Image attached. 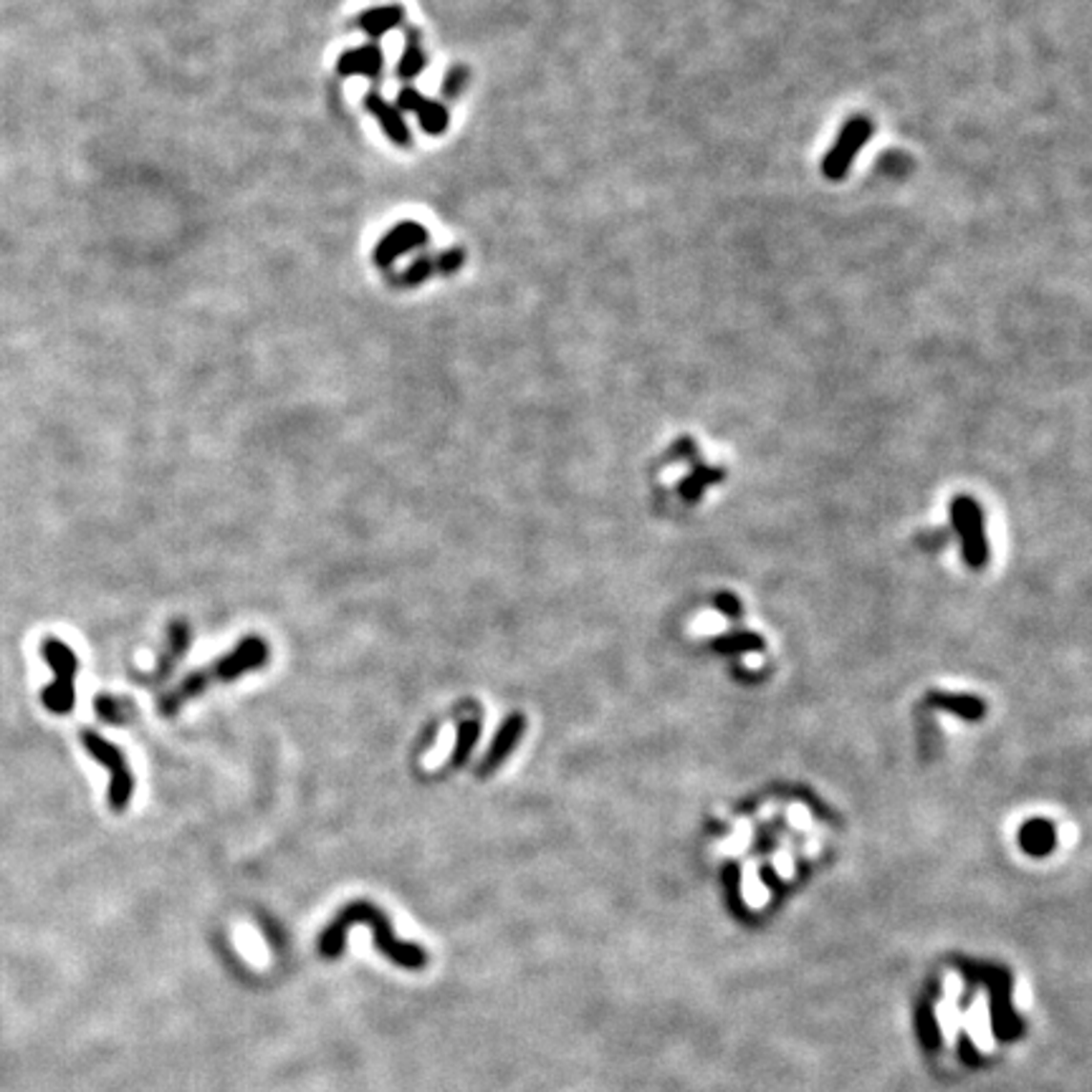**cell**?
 <instances>
[{
	"mask_svg": "<svg viewBox=\"0 0 1092 1092\" xmlns=\"http://www.w3.org/2000/svg\"><path fill=\"white\" fill-rule=\"evenodd\" d=\"M41 653L46 657V663L54 671V680L49 688L41 693L43 706L49 708L51 714L66 716L74 711V700H76V691H74V680L79 673V660L74 655V650L61 640H43Z\"/></svg>",
	"mask_w": 1092,
	"mask_h": 1092,
	"instance_id": "obj_3",
	"label": "cell"
},
{
	"mask_svg": "<svg viewBox=\"0 0 1092 1092\" xmlns=\"http://www.w3.org/2000/svg\"><path fill=\"white\" fill-rule=\"evenodd\" d=\"M524 731H526V718H524L522 714L508 716L506 721L501 723L499 734H496V739L491 741V749L485 751L483 761L479 764V771H476V774H479L481 779L491 777L493 771L499 769V766L511 757V751H514V746L524 736Z\"/></svg>",
	"mask_w": 1092,
	"mask_h": 1092,
	"instance_id": "obj_5",
	"label": "cell"
},
{
	"mask_svg": "<svg viewBox=\"0 0 1092 1092\" xmlns=\"http://www.w3.org/2000/svg\"><path fill=\"white\" fill-rule=\"evenodd\" d=\"M81 743H84V749L99 764H104L109 769V777H112V782H109V807L115 809V812H124L129 800H132V792H135V779H132V771H129L124 754L117 749L115 743L101 739V734H96L92 728L81 731Z\"/></svg>",
	"mask_w": 1092,
	"mask_h": 1092,
	"instance_id": "obj_4",
	"label": "cell"
},
{
	"mask_svg": "<svg viewBox=\"0 0 1092 1092\" xmlns=\"http://www.w3.org/2000/svg\"><path fill=\"white\" fill-rule=\"evenodd\" d=\"M187 648H190V628H187L185 622H172L170 632H167V650L160 655L152 675H144V680L147 683H162V680L170 678V673L175 671V663L185 657Z\"/></svg>",
	"mask_w": 1092,
	"mask_h": 1092,
	"instance_id": "obj_6",
	"label": "cell"
},
{
	"mask_svg": "<svg viewBox=\"0 0 1092 1092\" xmlns=\"http://www.w3.org/2000/svg\"><path fill=\"white\" fill-rule=\"evenodd\" d=\"M94 711L101 721L107 723H129L137 718L135 700L117 698V696H96L94 698Z\"/></svg>",
	"mask_w": 1092,
	"mask_h": 1092,
	"instance_id": "obj_7",
	"label": "cell"
},
{
	"mask_svg": "<svg viewBox=\"0 0 1092 1092\" xmlns=\"http://www.w3.org/2000/svg\"><path fill=\"white\" fill-rule=\"evenodd\" d=\"M479 734H481L479 721L460 723V728H458L456 751H453V757H450L448 769H458V766L465 764V759L471 757L473 746H476V741H479Z\"/></svg>",
	"mask_w": 1092,
	"mask_h": 1092,
	"instance_id": "obj_8",
	"label": "cell"
},
{
	"mask_svg": "<svg viewBox=\"0 0 1092 1092\" xmlns=\"http://www.w3.org/2000/svg\"><path fill=\"white\" fill-rule=\"evenodd\" d=\"M354 923H367V926H372L379 953H385L387 958H393L397 966H405V969H422V966L428 964V953H425L420 946H415V943L397 941L393 935V929H390L387 915L382 913L377 906H372V903H352V906H347L342 913L336 915L334 923L324 931L322 941H319V951H322L324 956L327 958L339 956V951H342L344 946V938H347V931H350Z\"/></svg>",
	"mask_w": 1092,
	"mask_h": 1092,
	"instance_id": "obj_1",
	"label": "cell"
},
{
	"mask_svg": "<svg viewBox=\"0 0 1092 1092\" xmlns=\"http://www.w3.org/2000/svg\"><path fill=\"white\" fill-rule=\"evenodd\" d=\"M266 660H268V645H266L264 640H258V637H246L230 655H225L223 660H218V663H213L210 668H205V671L190 673L178 688H172L170 693H164L162 698H160V714L175 716L180 708L185 706L187 700L195 698V696H201L210 683H215V680H221V683L236 680L238 675L253 671L258 665H264Z\"/></svg>",
	"mask_w": 1092,
	"mask_h": 1092,
	"instance_id": "obj_2",
	"label": "cell"
}]
</instances>
